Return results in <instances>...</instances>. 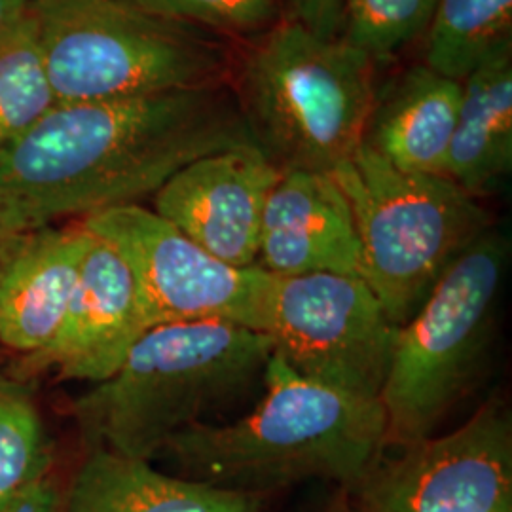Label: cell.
I'll use <instances>...</instances> for the list:
<instances>
[{
    "mask_svg": "<svg viewBox=\"0 0 512 512\" xmlns=\"http://www.w3.org/2000/svg\"><path fill=\"white\" fill-rule=\"evenodd\" d=\"M256 145L226 82L55 105L0 150V217L31 232L139 203L203 156Z\"/></svg>",
    "mask_w": 512,
    "mask_h": 512,
    "instance_id": "1",
    "label": "cell"
},
{
    "mask_svg": "<svg viewBox=\"0 0 512 512\" xmlns=\"http://www.w3.org/2000/svg\"><path fill=\"white\" fill-rule=\"evenodd\" d=\"M262 385V399L245 416L183 431L158 458L184 478L262 495L306 480L349 492L384 458L380 401L306 380L275 351Z\"/></svg>",
    "mask_w": 512,
    "mask_h": 512,
    "instance_id": "2",
    "label": "cell"
},
{
    "mask_svg": "<svg viewBox=\"0 0 512 512\" xmlns=\"http://www.w3.org/2000/svg\"><path fill=\"white\" fill-rule=\"evenodd\" d=\"M272 353L268 334L222 321L147 330L109 378L74 401L86 450L158 458L175 435L262 382Z\"/></svg>",
    "mask_w": 512,
    "mask_h": 512,
    "instance_id": "3",
    "label": "cell"
},
{
    "mask_svg": "<svg viewBox=\"0 0 512 512\" xmlns=\"http://www.w3.org/2000/svg\"><path fill=\"white\" fill-rule=\"evenodd\" d=\"M57 105L224 82L232 52L215 33L129 0H31Z\"/></svg>",
    "mask_w": 512,
    "mask_h": 512,
    "instance_id": "4",
    "label": "cell"
},
{
    "mask_svg": "<svg viewBox=\"0 0 512 512\" xmlns=\"http://www.w3.org/2000/svg\"><path fill=\"white\" fill-rule=\"evenodd\" d=\"M239 107L279 169L330 173L365 141L372 61L298 21L277 25L243 63Z\"/></svg>",
    "mask_w": 512,
    "mask_h": 512,
    "instance_id": "5",
    "label": "cell"
},
{
    "mask_svg": "<svg viewBox=\"0 0 512 512\" xmlns=\"http://www.w3.org/2000/svg\"><path fill=\"white\" fill-rule=\"evenodd\" d=\"M507 264L509 241L488 228L397 330L378 397L385 414V452L437 435L440 423L471 391L494 338Z\"/></svg>",
    "mask_w": 512,
    "mask_h": 512,
    "instance_id": "6",
    "label": "cell"
},
{
    "mask_svg": "<svg viewBox=\"0 0 512 512\" xmlns=\"http://www.w3.org/2000/svg\"><path fill=\"white\" fill-rule=\"evenodd\" d=\"M330 177L353 213L359 277L397 327L492 222L475 196L452 179L401 171L365 143Z\"/></svg>",
    "mask_w": 512,
    "mask_h": 512,
    "instance_id": "7",
    "label": "cell"
},
{
    "mask_svg": "<svg viewBox=\"0 0 512 512\" xmlns=\"http://www.w3.org/2000/svg\"><path fill=\"white\" fill-rule=\"evenodd\" d=\"M399 327L357 275H274L264 334L302 378L376 399Z\"/></svg>",
    "mask_w": 512,
    "mask_h": 512,
    "instance_id": "8",
    "label": "cell"
},
{
    "mask_svg": "<svg viewBox=\"0 0 512 512\" xmlns=\"http://www.w3.org/2000/svg\"><path fill=\"white\" fill-rule=\"evenodd\" d=\"M80 224L126 260L150 329L222 321L264 332L274 275L260 266L236 268L222 262L139 203L103 209Z\"/></svg>",
    "mask_w": 512,
    "mask_h": 512,
    "instance_id": "9",
    "label": "cell"
},
{
    "mask_svg": "<svg viewBox=\"0 0 512 512\" xmlns=\"http://www.w3.org/2000/svg\"><path fill=\"white\" fill-rule=\"evenodd\" d=\"M355 512H512V420L482 404L461 427L382 458L346 492Z\"/></svg>",
    "mask_w": 512,
    "mask_h": 512,
    "instance_id": "10",
    "label": "cell"
},
{
    "mask_svg": "<svg viewBox=\"0 0 512 512\" xmlns=\"http://www.w3.org/2000/svg\"><path fill=\"white\" fill-rule=\"evenodd\" d=\"M283 169L258 145L203 156L154 194V211L222 262L256 266L264 207Z\"/></svg>",
    "mask_w": 512,
    "mask_h": 512,
    "instance_id": "11",
    "label": "cell"
},
{
    "mask_svg": "<svg viewBox=\"0 0 512 512\" xmlns=\"http://www.w3.org/2000/svg\"><path fill=\"white\" fill-rule=\"evenodd\" d=\"M88 232V230H86ZM150 330L137 281L122 255L92 232L65 325L54 346L21 359V370L54 368L63 380L99 384Z\"/></svg>",
    "mask_w": 512,
    "mask_h": 512,
    "instance_id": "12",
    "label": "cell"
},
{
    "mask_svg": "<svg viewBox=\"0 0 512 512\" xmlns=\"http://www.w3.org/2000/svg\"><path fill=\"white\" fill-rule=\"evenodd\" d=\"M272 275L361 272L348 200L330 173L283 169L262 215L258 260Z\"/></svg>",
    "mask_w": 512,
    "mask_h": 512,
    "instance_id": "13",
    "label": "cell"
},
{
    "mask_svg": "<svg viewBox=\"0 0 512 512\" xmlns=\"http://www.w3.org/2000/svg\"><path fill=\"white\" fill-rule=\"evenodd\" d=\"M88 232L42 226L27 232L0 270V346L23 357L54 346L73 302Z\"/></svg>",
    "mask_w": 512,
    "mask_h": 512,
    "instance_id": "14",
    "label": "cell"
},
{
    "mask_svg": "<svg viewBox=\"0 0 512 512\" xmlns=\"http://www.w3.org/2000/svg\"><path fill=\"white\" fill-rule=\"evenodd\" d=\"M266 503L268 495L167 475L150 461L92 448L63 492L61 512H264Z\"/></svg>",
    "mask_w": 512,
    "mask_h": 512,
    "instance_id": "15",
    "label": "cell"
},
{
    "mask_svg": "<svg viewBox=\"0 0 512 512\" xmlns=\"http://www.w3.org/2000/svg\"><path fill=\"white\" fill-rule=\"evenodd\" d=\"M459 101L461 82L414 67L374 103L363 143L406 173L444 175Z\"/></svg>",
    "mask_w": 512,
    "mask_h": 512,
    "instance_id": "16",
    "label": "cell"
},
{
    "mask_svg": "<svg viewBox=\"0 0 512 512\" xmlns=\"http://www.w3.org/2000/svg\"><path fill=\"white\" fill-rule=\"evenodd\" d=\"M512 167V48L461 82L458 120L444 177L471 196L486 194Z\"/></svg>",
    "mask_w": 512,
    "mask_h": 512,
    "instance_id": "17",
    "label": "cell"
},
{
    "mask_svg": "<svg viewBox=\"0 0 512 512\" xmlns=\"http://www.w3.org/2000/svg\"><path fill=\"white\" fill-rule=\"evenodd\" d=\"M425 35V65L463 82L512 48V0H439Z\"/></svg>",
    "mask_w": 512,
    "mask_h": 512,
    "instance_id": "18",
    "label": "cell"
},
{
    "mask_svg": "<svg viewBox=\"0 0 512 512\" xmlns=\"http://www.w3.org/2000/svg\"><path fill=\"white\" fill-rule=\"evenodd\" d=\"M54 444L29 385L0 376V512L50 476Z\"/></svg>",
    "mask_w": 512,
    "mask_h": 512,
    "instance_id": "19",
    "label": "cell"
},
{
    "mask_svg": "<svg viewBox=\"0 0 512 512\" xmlns=\"http://www.w3.org/2000/svg\"><path fill=\"white\" fill-rule=\"evenodd\" d=\"M57 105L33 21L25 12L0 35V150Z\"/></svg>",
    "mask_w": 512,
    "mask_h": 512,
    "instance_id": "20",
    "label": "cell"
},
{
    "mask_svg": "<svg viewBox=\"0 0 512 512\" xmlns=\"http://www.w3.org/2000/svg\"><path fill=\"white\" fill-rule=\"evenodd\" d=\"M439 0H344L336 38L372 63L427 33Z\"/></svg>",
    "mask_w": 512,
    "mask_h": 512,
    "instance_id": "21",
    "label": "cell"
},
{
    "mask_svg": "<svg viewBox=\"0 0 512 512\" xmlns=\"http://www.w3.org/2000/svg\"><path fill=\"white\" fill-rule=\"evenodd\" d=\"M162 18L219 33H255L274 23L277 0H129Z\"/></svg>",
    "mask_w": 512,
    "mask_h": 512,
    "instance_id": "22",
    "label": "cell"
},
{
    "mask_svg": "<svg viewBox=\"0 0 512 512\" xmlns=\"http://www.w3.org/2000/svg\"><path fill=\"white\" fill-rule=\"evenodd\" d=\"M294 21L321 38H336L344 0H293Z\"/></svg>",
    "mask_w": 512,
    "mask_h": 512,
    "instance_id": "23",
    "label": "cell"
},
{
    "mask_svg": "<svg viewBox=\"0 0 512 512\" xmlns=\"http://www.w3.org/2000/svg\"><path fill=\"white\" fill-rule=\"evenodd\" d=\"M63 492L52 475L38 482L2 512H61Z\"/></svg>",
    "mask_w": 512,
    "mask_h": 512,
    "instance_id": "24",
    "label": "cell"
},
{
    "mask_svg": "<svg viewBox=\"0 0 512 512\" xmlns=\"http://www.w3.org/2000/svg\"><path fill=\"white\" fill-rule=\"evenodd\" d=\"M25 234L27 232L16 230L14 226H10L6 220L0 217V270L4 268L6 260L12 256V253L18 249Z\"/></svg>",
    "mask_w": 512,
    "mask_h": 512,
    "instance_id": "25",
    "label": "cell"
},
{
    "mask_svg": "<svg viewBox=\"0 0 512 512\" xmlns=\"http://www.w3.org/2000/svg\"><path fill=\"white\" fill-rule=\"evenodd\" d=\"M31 0H0V35H4L27 12Z\"/></svg>",
    "mask_w": 512,
    "mask_h": 512,
    "instance_id": "26",
    "label": "cell"
},
{
    "mask_svg": "<svg viewBox=\"0 0 512 512\" xmlns=\"http://www.w3.org/2000/svg\"><path fill=\"white\" fill-rule=\"evenodd\" d=\"M317 512H355V509L351 507V503H349L346 492H342V494L338 495L334 501H330L327 507H323L321 511Z\"/></svg>",
    "mask_w": 512,
    "mask_h": 512,
    "instance_id": "27",
    "label": "cell"
}]
</instances>
